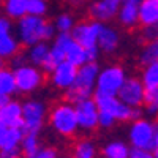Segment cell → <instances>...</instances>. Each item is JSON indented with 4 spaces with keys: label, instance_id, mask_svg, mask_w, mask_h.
<instances>
[{
    "label": "cell",
    "instance_id": "29",
    "mask_svg": "<svg viewBox=\"0 0 158 158\" xmlns=\"http://www.w3.org/2000/svg\"><path fill=\"white\" fill-rule=\"evenodd\" d=\"M141 81H142L144 85H146V89L158 87V60L146 65V68H144V71H142Z\"/></svg>",
    "mask_w": 158,
    "mask_h": 158
},
{
    "label": "cell",
    "instance_id": "8",
    "mask_svg": "<svg viewBox=\"0 0 158 158\" xmlns=\"http://www.w3.org/2000/svg\"><path fill=\"white\" fill-rule=\"evenodd\" d=\"M94 100L98 106V111H106L117 122H125V120H133V108L127 106L123 101L117 98V95H104L100 92L94 94Z\"/></svg>",
    "mask_w": 158,
    "mask_h": 158
},
{
    "label": "cell",
    "instance_id": "2",
    "mask_svg": "<svg viewBox=\"0 0 158 158\" xmlns=\"http://www.w3.org/2000/svg\"><path fill=\"white\" fill-rule=\"evenodd\" d=\"M100 71V65L97 62H87L77 68L76 77L73 85L65 90L67 92V101L71 104H76L82 100L92 98V95L95 94V82L97 76Z\"/></svg>",
    "mask_w": 158,
    "mask_h": 158
},
{
    "label": "cell",
    "instance_id": "24",
    "mask_svg": "<svg viewBox=\"0 0 158 158\" xmlns=\"http://www.w3.org/2000/svg\"><path fill=\"white\" fill-rule=\"evenodd\" d=\"M101 153H103L104 158H128L130 146H127L125 141L114 139V141H109L106 146L103 147Z\"/></svg>",
    "mask_w": 158,
    "mask_h": 158
},
{
    "label": "cell",
    "instance_id": "7",
    "mask_svg": "<svg viewBox=\"0 0 158 158\" xmlns=\"http://www.w3.org/2000/svg\"><path fill=\"white\" fill-rule=\"evenodd\" d=\"M125 79L127 73L120 65H108L104 68H100L98 71L95 92H100L104 95H117V92L122 87Z\"/></svg>",
    "mask_w": 158,
    "mask_h": 158
},
{
    "label": "cell",
    "instance_id": "1",
    "mask_svg": "<svg viewBox=\"0 0 158 158\" xmlns=\"http://www.w3.org/2000/svg\"><path fill=\"white\" fill-rule=\"evenodd\" d=\"M16 38L21 46H32L40 41H52L56 36V29L52 22L41 16L25 15L24 18L16 21Z\"/></svg>",
    "mask_w": 158,
    "mask_h": 158
},
{
    "label": "cell",
    "instance_id": "18",
    "mask_svg": "<svg viewBox=\"0 0 158 158\" xmlns=\"http://www.w3.org/2000/svg\"><path fill=\"white\" fill-rule=\"evenodd\" d=\"M138 18H139V5L128 3V2H122L117 16H115L118 24H120L122 27H127V29H131V27H135V25H138L139 24Z\"/></svg>",
    "mask_w": 158,
    "mask_h": 158
},
{
    "label": "cell",
    "instance_id": "12",
    "mask_svg": "<svg viewBox=\"0 0 158 158\" xmlns=\"http://www.w3.org/2000/svg\"><path fill=\"white\" fill-rule=\"evenodd\" d=\"M77 127L82 131H94L98 127V106L94 98H87L74 104Z\"/></svg>",
    "mask_w": 158,
    "mask_h": 158
},
{
    "label": "cell",
    "instance_id": "9",
    "mask_svg": "<svg viewBox=\"0 0 158 158\" xmlns=\"http://www.w3.org/2000/svg\"><path fill=\"white\" fill-rule=\"evenodd\" d=\"M144 94L146 85L139 77H127L117 92V98L130 108H141L144 104Z\"/></svg>",
    "mask_w": 158,
    "mask_h": 158
},
{
    "label": "cell",
    "instance_id": "43",
    "mask_svg": "<svg viewBox=\"0 0 158 158\" xmlns=\"http://www.w3.org/2000/svg\"><path fill=\"white\" fill-rule=\"evenodd\" d=\"M153 149H158V127H156V131H155V147Z\"/></svg>",
    "mask_w": 158,
    "mask_h": 158
},
{
    "label": "cell",
    "instance_id": "10",
    "mask_svg": "<svg viewBox=\"0 0 158 158\" xmlns=\"http://www.w3.org/2000/svg\"><path fill=\"white\" fill-rule=\"evenodd\" d=\"M103 22L98 21H81V22H76L73 30L70 32L73 41L79 43L81 46H84L85 49L89 48H95L97 41H98V33L101 29Z\"/></svg>",
    "mask_w": 158,
    "mask_h": 158
},
{
    "label": "cell",
    "instance_id": "38",
    "mask_svg": "<svg viewBox=\"0 0 158 158\" xmlns=\"http://www.w3.org/2000/svg\"><path fill=\"white\" fill-rule=\"evenodd\" d=\"M11 27H13L11 19H8L6 16H2V15H0V33H3V32H11Z\"/></svg>",
    "mask_w": 158,
    "mask_h": 158
},
{
    "label": "cell",
    "instance_id": "14",
    "mask_svg": "<svg viewBox=\"0 0 158 158\" xmlns=\"http://www.w3.org/2000/svg\"><path fill=\"white\" fill-rule=\"evenodd\" d=\"M76 71H77V68L74 65H71L70 62H67V60L60 62L57 67L49 73L52 87H56L57 90H68L74 82Z\"/></svg>",
    "mask_w": 158,
    "mask_h": 158
},
{
    "label": "cell",
    "instance_id": "16",
    "mask_svg": "<svg viewBox=\"0 0 158 158\" xmlns=\"http://www.w3.org/2000/svg\"><path fill=\"white\" fill-rule=\"evenodd\" d=\"M97 46L104 54H114L118 49V46H120V33H118V30L112 27V25L103 24L98 33Z\"/></svg>",
    "mask_w": 158,
    "mask_h": 158
},
{
    "label": "cell",
    "instance_id": "15",
    "mask_svg": "<svg viewBox=\"0 0 158 158\" xmlns=\"http://www.w3.org/2000/svg\"><path fill=\"white\" fill-rule=\"evenodd\" d=\"M0 127L22 128V103L10 98L8 103L0 108Z\"/></svg>",
    "mask_w": 158,
    "mask_h": 158
},
{
    "label": "cell",
    "instance_id": "45",
    "mask_svg": "<svg viewBox=\"0 0 158 158\" xmlns=\"http://www.w3.org/2000/svg\"><path fill=\"white\" fill-rule=\"evenodd\" d=\"M3 63H5V60H3L2 57H0V68H3Z\"/></svg>",
    "mask_w": 158,
    "mask_h": 158
},
{
    "label": "cell",
    "instance_id": "42",
    "mask_svg": "<svg viewBox=\"0 0 158 158\" xmlns=\"http://www.w3.org/2000/svg\"><path fill=\"white\" fill-rule=\"evenodd\" d=\"M122 2H128V3H135V5H139L142 0H122Z\"/></svg>",
    "mask_w": 158,
    "mask_h": 158
},
{
    "label": "cell",
    "instance_id": "27",
    "mask_svg": "<svg viewBox=\"0 0 158 158\" xmlns=\"http://www.w3.org/2000/svg\"><path fill=\"white\" fill-rule=\"evenodd\" d=\"M74 24H76V18L68 11L59 13V15L56 16V19H54V22H52V25H54L57 33H70L74 27Z\"/></svg>",
    "mask_w": 158,
    "mask_h": 158
},
{
    "label": "cell",
    "instance_id": "47",
    "mask_svg": "<svg viewBox=\"0 0 158 158\" xmlns=\"http://www.w3.org/2000/svg\"><path fill=\"white\" fill-rule=\"evenodd\" d=\"M2 2H3V0H0V6H2Z\"/></svg>",
    "mask_w": 158,
    "mask_h": 158
},
{
    "label": "cell",
    "instance_id": "11",
    "mask_svg": "<svg viewBox=\"0 0 158 158\" xmlns=\"http://www.w3.org/2000/svg\"><path fill=\"white\" fill-rule=\"evenodd\" d=\"M73 41L70 33H56L52 38V44H49V54L44 63L41 65V70L44 73H51L60 62L65 60V54H67L68 44Z\"/></svg>",
    "mask_w": 158,
    "mask_h": 158
},
{
    "label": "cell",
    "instance_id": "17",
    "mask_svg": "<svg viewBox=\"0 0 158 158\" xmlns=\"http://www.w3.org/2000/svg\"><path fill=\"white\" fill-rule=\"evenodd\" d=\"M138 19L144 27H158V0H142Z\"/></svg>",
    "mask_w": 158,
    "mask_h": 158
},
{
    "label": "cell",
    "instance_id": "39",
    "mask_svg": "<svg viewBox=\"0 0 158 158\" xmlns=\"http://www.w3.org/2000/svg\"><path fill=\"white\" fill-rule=\"evenodd\" d=\"M98 56H100L98 46L89 48V49H87V60H89V62H97V60H98Z\"/></svg>",
    "mask_w": 158,
    "mask_h": 158
},
{
    "label": "cell",
    "instance_id": "37",
    "mask_svg": "<svg viewBox=\"0 0 158 158\" xmlns=\"http://www.w3.org/2000/svg\"><path fill=\"white\" fill-rule=\"evenodd\" d=\"M142 36H144V40H146L147 43L149 41H155V40H158V27H144Z\"/></svg>",
    "mask_w": 158,
    "mask_h": 158
},
{
    "label": "cell",
    "instance_id": "13",
    "mask_svg": "<svg viewBox=\"0 0 158 158\" xmlns=\"http://www.w3.org/2000/svg\"><path fill=\"white\" fill-rule=\"evenodd\" d=\"M120 5L122 0H94L89 5V15L94 21L106 24L115 19Z\"/></svg>",
    "mask_w": 158,
    "mask_h": 158
},
{
    "label": "cell",
    "instance_id": "21",
    "mask_svg": "<svg viewBox=\"0 0 158 158\" xmlns=\"http://www.w3.org/2000/svg\"><path fill=\"white\" fill-rule=\"evenodd\" d=\"M48 54H49V43L48 41H40L36 44L29 46L27 54H25V59H27L29 63L35 65V67H38V68H41V65L48 59Z\"/></svg>",
    "mask_w": 158,
    "mask_h": 158
},
{
    "label": "cell",
    "instance_id": "46",
    "mask_svg": "<svg viewBox=\"0 0 158 158\" xmlns=\"http://www.w3.org/2000/svg\"><path fill=\"white\" fill-rule=\"evenodd\" d=\"M59 158H74V156L71 155V156H59Z\"/></svg>",
    "mask_w": 158,
    "mask_h": 158
},
{
    "label": "cell",
    "instance_id": "25",
    "mask_svg": "<svg viewBox=\"0 0 158 158\" xmlns=\"http://www.w3.org/2000/svg\"><path fill=\"white\" fill-rule=\"evenodd\" d=\"M73 156L74 158H97L98 150L94 141L90 139H79L73 146Z\"/></svg>",
    "mask_w": 158,
    "mask_h": 158
},
{
    "label": "cell",
    "instance_id": "30",
    "mask_svg": "<svg viewBox=\"0 0 158 158\" xmlns=\"http://www.w3.org/2000/svg\"><path fill=\"white\" fill-rule=\"evenodd\" d=\"M144 104L146 112L152 117L158 115V87H149L144 94Z\"/></svg>",
    "mask_w": 158,
    "mask_h": 158
},
{
    "label": "cell",
    "instance_id": "34",
    "mask_svg": "<svg viewBox=\"0 0 158 158\" xmlns=\"http://www.w3.org/2000/svg\"><path fill=\"white\" fill-rule=\"evenodd\" d=\"M115 122L117 120L114 118V115H111L109 112H106V111H100L98 112V127L108 130V128H112Z\"/></svg>",
    "mask_w": 158,
    "mask_h": 158
},
{
    "label": "cell",
    "instance_id": "41",
    "mask_svg": "<svg viewBox=\"0 0 158 158\" xmlns=\"http://www.w3.org/2000/svg\"><path fill=\"white\" fill-rule=\"evenodd\" d=\"M10 100V97H5V95H0V108L3 106V104H6Z\"/></svg>",
    "mask_w": 158,
    "mask_h": 158
},
{
    "label": "cell",
    "instance_id": "3",
    "mask_svg": "<svg viewBox=\"0 0 158 158\" xmlns=\"http://www.w3.org/2000/svg\"><path fill=\"white\" fill-rule=\"evenodd\" d=\"M48 122H49L51 128L59 136H63V138H73L79 131L74 104H71L68 101H62V103L56 104L48 115Z\"/></svg>",
    "mask_w": 158,
    "mask_h": 158
},
{
    "label": "cell",
    "instance_id": "32",
    "mask_svg": "<svg viewBox=\"0 0 158 158\" xmlns=\"http://www.w3.org/2000/svg\"><path fill=\"white\" fill-rule=\"evenodd\" d=\"M49 11V0H27V15L44 18Z\"/></svg>",
    "mask_w": 158,
    "mask_h": 158
},
{
    "label": "cell",
    "instance_id": "28",
    "mask_svg": "<svg viewBox=\"0 0 158 158\" xmlns=\"http://www.w3.org/2000/svg\"><path fill=\"white\" fill-rule=\"evenodd\" d=\"M19 147H21L22 155H24L25 158H29V156H32L40 147H41V141H40L38 135H35V133H24Z\"/></svg>",
    "mask_w": 158,
    "mask_h": 158
},
{
    "label": "cell",
    "instance_id": "36",
    "mask_svg": "<svg viewBox=\"0 0 158 158\" xmlns=\"http://www.w3.org/2000/svg\"><path fill=\"white\" fill-rule=\"evenodd\" d=\"M128 158H155L152 150H144V149H130Z\"/></svg>",
    "mask_w": 158,
    "mask_h": 158
},
{
    "label": "cell",
    "instance_id": "33",
    "mask_svg": "<svg viewBox=\"0 0 158 158\" xmlns=\"http://www.w3.org/2000/svg\"><path fill=\"white\" fill-rule=\"evenodd\" d=\"M29 158H59V152L56 147H51V146H46V147H40L32 156Z\"/></svg>",
    "mask_w": 158,
    "mask_h": 158
},
{
    "label": "cell",
    "instance_id": "23",
    "mask_svg": "<svg viewBox=\"0 0 158 158\" xmlns=\"http://www.w3.org/2000/svg\"><path fill=\"white\" fill-rule=\"evenodd\" d=\"M65 60L70 62L71 65H74L76 68H79L81 65L87 63V49L84 46H81L76 41H71L68 44V49H67V54H65Z\"/></svg>",
    "mask_w": 158,
    "mask_h": 158
},
{
    "label": "cell",
    "instance_id": "4",
    "mask_svg": "<svg viewBox=\"0 0 158 158\" xmlns=\"http://www.w3.org/2000/svg\"><path fill=\"white\" fill-rule=\"evenodd\" d=\"M13 74H15V81H16V90L24 95H30L33 92H36L44 82L43 70L32 63L24 62L18 67H13Z\"/></svg>",
    "mask_w": 158,
    "mask_h": 158
},
{
    "label": "cell",
    "instance_id": "19",
    "mask_svg": "<svg viewBox=\"0 0 158 158\" xmlns=\"http://www.w3.org/2000/svg\"><path fill=\"white\" fill-rule=\"evenodd\" d=\"M19 49H21V43L18 41L16 35H13L11 32L0 33V57L3 60L18 56Z\"/></svg>",
    "mask_w": 158,
    "mask_h": 158
},
{
    "label": "cell",
    "instance_id": "35",
    "mask_svg": "<svg viewBox=\"0 0 158 158\" xmlns=\"http://www.w3.org/2000/svg\"><path fill=\"white\" fill-rule=\"evenodd\" d=\"M21 156H22L21 147H11V149L0 150V158H21Z\"/></svg>",
    "mask_w": 158,
    "mask_h": 158
},
{
    "label": "cell",
    "instance_id": "26",
    "mask_svg": "<svg viewBox=\"0 0 158 158\" xmlns=\"http://www.w3.org/2000/svg\"><path fill=\"white\" fill-rule=\"evenodd\" d=\"M16 81H15V74L13 70L8 68H0V95L11 97L16 94Z\"/></svg>",
    "mask_w": 158,
    "mask_h": 158
},
{
    "label": "cell",
    "instance_id": "20",
    "mask_svg": "<svg viewBox=\"0 0 158 158\" xmlns=\"http://www.w3.org/2000/svg\"><path fill=\"white\" fill-rule=\"evenodd\" d=\"M22 136H24L22 128L0 127V150L2 149H11V147H19Z\"/></svg>",
    "mask_w": 158,
    "mask_h": 158
},
{
    "label": "cell",
    "instance_id": "31",
    "mask_svg": "<svg viewBox=\"0 0 158 158\" xmlns=\"http://www.w3.org/2000/svg\"><path fill=\"white\" fill-rule=\"evenodd\" d=\"M139 60L142 65H147V63H152L155 60H158V41H149L144 49L141 51V56H139Z\"/></svg>",
    "mask_w": 158,
    "mask_h": 158
},
{
    "label": "cell",
    "instance_id": "44",
    "mask_svg": "<svg viewBox=\"0 0 158 158\" xmlns=\"http://www.w3.org/2000/svg\"><path fill=\"white\" fill-rule=\"evenodd\" d=\"M153 156L158 158V149H153Z\"/></svg>",
    "mask_w": 158,
    "mask_h": 158
},
{
    "label": "cell",
    "instance_id": "22",
    "mask_svg": "<svg viewBox=\"0 0 158 158\" xmlns=\"http://www.w3.org/2000/svg\"><path fill=\"white\" fill-rule=\"evenodd\" d=\"M3 16L18 21L27 15V0H3L2 2Z\"/></svg>",
    "mask_w": 158,
    "mask_h": 158
},
{
    "label": "cell",
    "instance_id": "6",
    "mask_svg": "<svg viewBox=\"0 0 158 158\" xmlns=\"http://www.w3.org/2000/svg\"><path fill=\"white\" fill-rule=\"evenodd\" d=\"M156 127L147 118H136L128 128V142L133 149L153 150Z\"/></svg>",
    "mask_w": 158,
    "mask_h": 158
},
{
    "label": "cell",
    "instance_id": "40",
    "mask_svg": "<svg viewBox=\"0 0 158 158\" xmlns=\"http://www.w3.org/2000/svg\"><path fill=\"white\" fill-rule=\"evenodd\" d=\"M65 2H67V5H70L73 8H81V6L85 5L87 0H65Z\"/></svg>",
    "mask_w": 158,
    "mask_h": 158
},
{
    "label": "cell",
    "instance_id": "5",
    "mask_svg": "<svg viewBox=\"0 0 158 158\" xmlns=\"http://www.w3.org/2000/svg\"><path fill=\"white\" fill-rule=\"evenodd\" d=\"M48 120V108L41 100L30 98L22 103V130L24 133L38 135Z\"/></svg>",
    "mask_w": 158,
    "mask_h": 158
}]
</instances>
